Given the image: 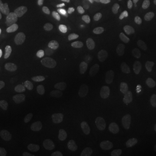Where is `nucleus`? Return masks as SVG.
I'll return each mask as SVG.
<instances>
[{
	"label": "nucleus",
	"mask_w": 156,
	"mask_h": 156,
	"mask_svg": "<svg viewBox=\"0 0 156 156\" xmlns=\"http://www.w3.org/2000/svg\"><path fill=\"white\" fill-rule=\"evenodd\" d=\"M83 128L89 134L104 137L111 134L113 131V124L103 115H90L82 121Z\"/></svg>",
	"instance_id": "1"
},
{
	"label": "nucleus",
	"mask_w": 156,
	"mask_h": 156,
	"mask_svg": "<svg viewBox=\"0 0 156 156\" xmlns=\"http://www.w3.org/2000/svg\"><path fill=\"white\" fill-rule=\"evenodd\" d=\"M36 34L28 24H22L13 30L11 47L13 51L18 53L24 49L30 47L34 44Z\"/></svg>",
	"instance_id": "2"
},
{
	"label": "nucleus",
	"mask_w": 156,
	"mask_h": 156,
	"mask_svg": "<svg viewBox=\"0 0 156 156\" xmlns=\"http://www.w3.org/2000/svg\"><path fill=\"white\" fill-rule=\"evenodd\" d=\"M51 71L44 64H39L34 68L29 76V84L34 90L44 89L50 83Z\"/></svg>",
	"instance_id": "3"
},
{
	"label": "nucleus",
	"mask_w": 156,
	"mask_h": 156,
	"mask_svg": "<svg viewBox=\"0 0 156 156\" xmlns=\"http://www.w3.org/2000/svg\"><path fill=\"white\" fill-rule=\"evenodd\" d=\"M55 23V16L50 12H41L31 17L28 22V25L32 29L35 34L41 35L50 28Z\"/></svg>",
	"instance_id": "4"
},
{
	"label": "nucleus",
	"mask_w": 156,
	"mask_h": 156,
	"mask_svg": "<svg viewBox=\"0 0 156 156\" xmlns=\"http://www.w3.org/2000/svg\"><path fill=\"white\" fill-rule=\"evenodd\" d=\"M0 23L6 28L15 30L19 26V18L14 6L6 7L3 0H0Z\"/></svg>",
	"instance_id": "5"
},
{
	"label": "nucleus",
	"mask_w": 156,
	"mask_h": 156,
	"mask_svg": "<svg viewBox=\"0 0 156 156\" xmlns=\"http://www.w3.org/2000/svg\"><path fill=\"white\" fill-rule=\"evenodd\" d=\"M9 134L13 140L20 143H28L33 140L35 138V133L33 130L22 125H17L12 127L9 131Z\"/></svg>",
	"instance_id": "6"
},
{
	"label": "nucleus",
	"mask_w": 156,
	"mask_h": 156,
	"mask_svg": "<svg viewBox=\"0 0 156 156\" xmlns=\"http://www.w3.org/2000/svg\"><path fill=\"white\" fill-rule=\"evenodd\" d=\"M95 92L98 95L108 99L115 98L118 94V88L116 84L112 81H103L97 85Z\"/></svg>",
	"instance_id": "7"
},
{
	"label": "nucleus",
	"mask_w": 156,
	"mask_h": 156,
	"mask_svg": "<svg viewBox=\"0 0 156 156\" xmlns=\"http://www.w3.org/2000/svg\"><path fill=\"white\" fill-rule=\"evenodd\" d=\"M37 56V50L31 46L24 49L22 51L18 52L16 56L13 57L12 62L15 65H24L33 62Z\"/></svg>",
	"instance_id": "8"
},
{
	"label": "nucleus",
	"mask_w": 156,
	"mask_h": 156,
	"mask_svg": "<svg viewBox=\"0 0 156 156\" xmlns=\"http://www.w3.org/2000/svg\"><path fill=\"white\" fill-rule=\"evenodd\" d=\"M23 104V96L19 91H13L11 95V107L8 112V116L13 118L20 112Z\"/></svg>",
	"instance_id": "9"
},
{
	"label": "nucleus",
	"mask_w": 156,
	"mask_h": 156,
	"mask_svg": "<svg viewBox=\"0 0 156 156\" xmlns=\"http://www.w3.org/2000/svg\"><path fill=\"white\" fill-rule=\"evenodd\" d=\"M89 106L91 110L95 112H101L105 109L108 106V101L106 98L100 95H94L89 100Z\"/></svg>",
	"instance_id": "10"
},
{
	"label": "nucleus",
	"mask_w": 156,
	"mask_h": 156,
	"mask_svg": "<svg viewBox=\"0 0 156 156\" xmlns=\"http://www.w3.org/2000/svg\"><path fill=\"white\" fill-rule=\"evenodd\" d=\"M106 50L101 46H93L91 47L87 53V56L90 61L101 62L106 57Z\"/></svg>",
	"instance_id": "11"
},
{
	"label": "nucleus",
	"mask_w": 156,
	"mask_h": 156,
	"mask_svg": "<svg viewBox=\"0 0 156 156\" xmlns=\"http://www.w3.org/2000/svg\"><path fill=\"white\" fill-rule=\"evenodd\" d=\"M118 60L125 66H132L134 62V53L127 49H122L117 53Z\"/></svg>",
	"instance_id": "12"
},
{
	"label": "nucleus",
	"mask_w": 156,
	"mask_h": 156,
	"mask_svg": "<svg viewBox=\"0 0 156 156\" xmlns=\"http://www.w3.org/2000/svg\"><path fill=\"white\" fill-rule=\"evenodd\" d=\"M135 76H136L137 81H140V82L143 80H147V79H150L156 76V69L151 67H147V66L142 67L136 71Z\"/></svg>",
	"instance_id": "13"
},
{
	"label": "nucleus",
	"mask_w": 156,
	"mask_h": 156,
	"mask_svg": "<svg viewBox=\"0 0 156 156\" xmlns=\"http://www.w3.org/2000/svg\"><path fill=\"white\" fill-rule=\"evenodd\" d=\"M104 30L106 34L111 37L113 40L116 41V42H119L121 40V32L119 30V29L117 28L115 24H113L111 23H106L104 24Z\"/></svg>",
	"instance_id": "14"
},
{
	"label": "nucleus",
	"mask_w": 156,
	"mask_h": 156,
	"mask_svg": "<svg viewBox=\"0 0 156 156\" xmlns=\"http://www.w3.org/2000/svg\"><path fill=\"white\" fill-rule=\"evenodd\" d=\"M89 102L86 100H79L77 101L74 106H73V112L77 115H83L87 112L89 111Z\"/></svg>",
	"instance_id": "15"
},
{
	"label": "nucleus",
	"mask_w": 156,
	"mask_h": 156,
	"mask_svg": "<svg viewBox=\"0 0 156 156\" xmlns=\"http://www.w3.org/2000/svg\"><path fill=\"white\" fill-rule=\"evenodd\" d=\"M115 22L116 23V24L118 26H120L123 30H125L127 31H130V32L132 31L133 33H134L133 22L129 18H128V17H118L116 18H115Z\"/></svg>",
	"instance_id": "16"
},
{
	"label": "nucleus",
	"mask_w": 156,
	"mask_h": 156,
	"mask_svg": "<svg viewBox=\"0 0 156 156\" xmlns=\"http://www.w3.org/2000/svg\"><path fill=\"white\" fill-rule=\"evenodd\" d=\"M84 21L91 28L96 29V30L100 29L101 23L94 13H91V12L86 13L84 15Z\"/></svg>",
	"instance_id": "17"
},
{
	"label": "nucleus",
	"mask_w": 156,
	"mask_h": 156,
	"mask_svg": "<svg viewBox=\"0 0 156 156\" xmlns=\"http://www.w3.org/2000/svg\"><path fill=\"white\" fill-rule=\"evenodd\" d=\"M143 93L151 96H156V82L146 84L142 88Z\"/></svg>",
	"instance_id": "18"
},
{
	"label": "nucleus",
	"mask_w": 156,
	"mask_h": 156,
	"mask_svg": "<svg viewBox=\"0 0 156 156\" xmlns=\"http://www.w3.org/2000/svg\"><path fill=\"white\" fill-rule=\"evenodd\" d=\"M148 22H149V17L147 15H139L136 17L134 23L137 28H142Z\"/></svg>",
	"instance_id": "19"
},
{
	"label": "nucleus",
	"mask_w": 156,
	"mask_h": 156,
	"mask_svg": "<svg viewBox=\"0 0 156 156\" xmlns=\"http://www.w3.org/2000/svg\"><path fill=\"white\" fill-rule=\"evenodd\" d=\"M87 1L88 0H76V3H75L76 9L78 11H84L87 5Z\"/></svg>",
	"instance_id": "20"
},
{
	"label": "nucleus",
	"mask_w": 156,
	"mask_h": 156,
	"mask_svg": "<svg viewBox=\"0 0 156 156\" xmlns=\"http://www.w3.org/2000/svg\"><path fill=\"white\" fill-rule=\"evenodd\" d=\"M130 11V9L128 6H123V7H121V8H117V9H115L113 11V14L115 15H123V14H126Z\"/></svg>",
	"instance_id": "21"
},
{
	"label": "nucleus",
	"mask_w": 156,
	"mask_h": 156,
	"mask_svg": "<svg viewBox=\"0 0 156 156\" xmlns=\"http://www.w3.org/2000/svg\"><path fill=\"white\" fill-rule=\"evenodd\" d=\"M63 156H90L86 152L83 151H76V152H72V153H68L65 154Z\"/></svg>",
	"instance_id": "22"
},
{
	"label": "nucleus",
	"mask_w": 156,
	"mask_h": 156,
	"mask_svg": "<svg viewBox=\"0 0 156 156\" xmlns=\"http://www.w3.org/2000/svg\"><path fill=\"white\" fill-rule=\"evenodd\" d=\"M5 101L2 98H0V116L2 115V114L4 113V110H5Z\"/></svg>",
	"instance_id": "23"
},
{
	"label": "nucleus",
	"mask_w": 156,
	"mask_h": 156,
	"mask_svg": "<svg viewBox=\"0 0 156 156\" xmlns=\"http://www.w3.org/2000/svg\"><path fill=\"white\" fill-rule=\"evenodd\" d=\"M125 3H128V4H132L134 5H138L140 4V0H122Z\"/></svg>",
	"instance_id": "24"
},
{
	"label": "nucleus",
	"mask_w": 156,
	"mask_h": 156,
	"mask_svg": "<svg viewBox=\"0 0 156 156\" xmlns=\"http://www.w3.org/2000/svg\"><path fill=\"white\" fill-rule=\"evenodd\" d=\"M3 36H4V30H3V28H2V26L0 25V39L3 37Z\"/></svg>",
	"instance_id": "25"
},
{
	"label": "nucleus",
	"mask_w": 156,
	"mask_h": 156,
	"mask_svg": "<svg viewBox=\"0 0 156 156\" xmlns=\"http://www.w3.org/2000/svg\"><path fill=\"white\" fill-rule=\"evenodd\" d=\"M2 64H3V60H2V58H1V56H0V69L2 67Z\"/></svg>",
	"instance_id": "26"
},
{
	"label": "nucleus",
	"mask_w": 156,
	"mask_h": 156,
	"mask_svg": "<svg viewBox=\"0 0 156 156\" xmlns=\"http://www.w3.org/2000/svg\"><path fill=\"white\" fill-rule=\"evenodd\" d=\"M154 21H155V23H156V13L154 14Z\"/></svg>",
	"instance_id": "27"
}]
</instances>
